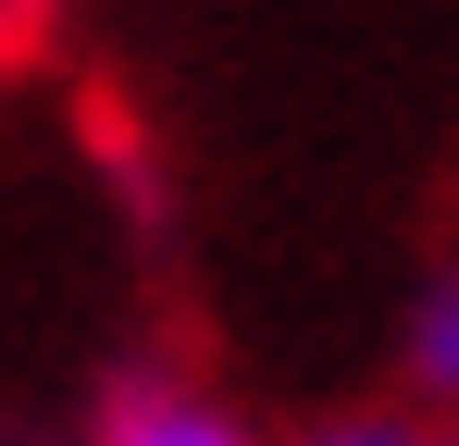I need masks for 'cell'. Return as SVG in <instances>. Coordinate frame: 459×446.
Listing matches in <instances>:
<instances>
[{
  "label": "cell",
  "instance_id": "5b68a950",
  "mask_svg": "<svg viewBox=\"0 0 459 446\" xmlns=\"http://www.w3.org/2000/svg\"><path fill=\"white\" fill-rule=\"evenodd\" d=\"M435 446H459V422H435Z\"/></svg>",
  "mask_w": 459,
  "mask_h": 446
},
{
  "label": "cell",
  "instance_id": "7a4b0ae2",
  "mask_svg": "<svg viewBox=\"0 0 459 446\" xmlns=\"http://www.w3.org/2000/svg\"><path fill=\"white\" fill-rule=\"evenodd\" d=\"M397 384H410L422 422H459V261L422 273L410 310H397Z\"/></svg>",
  "mask_w": 459,
  "mask_h": 446
},
{
  "label": "cell",
  "instance_id": "277c9868",
  "mask_svg": "<svg viewBox=\"0 0 459 446\" xmlns=\"http://www.w3.org/2000/svg\"><path fill=\"white\" fill-rule=\"evenodd\" d=\"M63 13H75V0H0V74H25V63H38V50L63 38Z\"/></svg>",
  "mask_w": 459,
  "mask_h": 446
},
{
  "label": "cell",
  "instance_id": "3957f363",
  "mask_svg": "<svg viewBox=\"0 0 459 446\" xmlns=\"http://www.w3.org/2000/svg\"><path fill=\"white\" fill-rule=\"evenodd\" d=\"M299 446H435L422 409H335V422H310Z\"/></svg>",
  "mask_w": 459,
  "mask_h": 446
},
{
  "label": "cell",
  "instance_id": "6da1fadb",
  "mask_svg": "<svg viewBox=\"0 0 459 446\" xmlns=\"http://www.w3.org/2000/svg\"><path fill=\"white\" fill-rule=\"evenodd\" d=\"M87 446H261V422L236 409L224 384H199L186 360H137V372L100 384Z\"/></svg>",
  "mask_w": 459,
  "mask_h": 446
}]
</instances>
